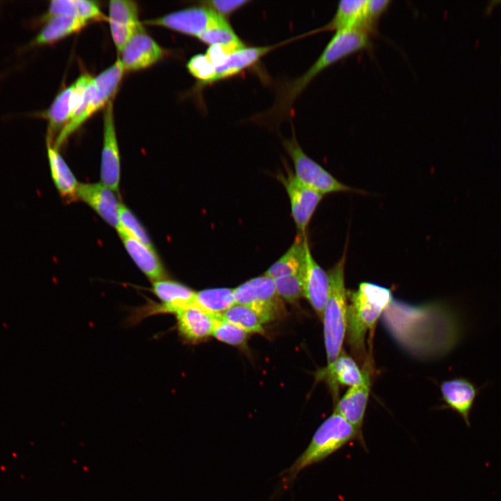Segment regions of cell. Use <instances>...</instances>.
<instances>
[{"label": "cell", "instance_id": "cell-31", "mask_svg": "<svg viewBox=\"0 0 501 501\" xmlns=\"http://www.w3.org/2000/svg\"><path fill=\"white\" fill-rule=\"evenodd\" d=\"M189 72L198 80V88L210 84L215 76L216 67L205 55L198 54L193 56L186 63Z\"/></svg>", "mask_w": 501, "mask_h": 501}, {"label": "cell", "instance_id": "cell-18", "mask_svg": "<svg viewBox=\"0 0 501 501\" xmlns=\"http://www.w3.org/2000/svg\"><path fill=\"white\" fill-rule=\"evenodd\" d=\"M77 198L87 203L108 224L120 228L119 210L120 203L114 191L100 183L81 184Z\"/></svg>", "mask_w": 501, "mask_h": 501}, {"label": "cell", "instance_id": "cell-29", "mask_svg": "<svg viewBox=\"0 0 501 501\" xmlns=\"http://www.w3.org/2000/svg\"><path fill=\"white\" fill-rule=\"evenodd\" d=\"M222 317L247 333H262L263 321L250 306L235 303L223 315Z\"/></svg>", "mask_w": 501, "mask_h": 501}, {"label": "cell", "instance_id": "cell-7", "mask_svg": "<svg viewBox=\"0 0 501 501\" xmlns=\"http://www.w3.org/2000/svg\"><path fill=\"white\" fill-rule=\"evenodd\" d=\"M235 303L252 308L264 324L275 319L280 311V301L273 278L260 276L250 279L233 289Z\"/></svg>", "mask_w": 501, "mask_h": 501}, {"label": "cell", "instance_id": "cell-28", "mask_svg": "<svg viewBox=\"0 0 501 501\" xmlns=\"http://www.w3.org/2000/svg\"><path fill=\"white\" fill-rule=\"evenodd\" d=\"M193 303L207 313L222 315L235 304L233 289H207L196 292Z\"/></svg>", "mask_w": 501, "mask_h": 501}, {"label": "cell", "instance_id": "cell-22", "mask_svg": "<svg viewBox=\"0 0 501 501\" xmlns=\"http://www.w3.org/2000/svg\"><path fill=\"white\" fill-rule=\"evenodd\" d=\"M124 246L137 267L152 282L167 278L166 271L154 249L118 230Z\"/></svg>", "mask_w": 501, "mask_h": 501}, {"label": "cell", "instance_id": "cell-19", "mask_svg": "<svg viewBox=\"0 0 501 501\" xmlns=\"http://www.w3.org/2000/svg\"><path fill=\"white\" fill-rule=\"evenodd\" d=\"M367 1V0L339 1L335 13L330 22L322 27L311 31L310 34L323 31L337 33L347 30H358L369 34L365 19Z\"/></svg>", "mask_w": 501, "mask_h": 501}, {"label": "cell", "instance_id": "cell-3", "mask_svg": "<svg viewBox=\"0 0 501 501\" xmlns=\"http://www.w3.org/2000/svg\"><path fill=\"white\" fill-rule=\"evenodd\" d=\"M353 440L365 446L363 433L333 411L317 429L303 453L282 472L284 480L293 481L303 469L321 462Z\"/></svg>", "mask_w": 501, "mask_h": 501}, {"label": "cell", "instance_id": "cell-16", "mask_svg": "<svg viewBox=\"0 0 501 501\" xmlns=\"http://www.w3.org/2000/svg\"><path fill=\"white\" fill-rule=\"evenodd\" d=\"M303 296H305L317 315L322 319L324 305L329 288V278L314 259L305 241V262L303 269Z\"/></svg>", "mask_w": 501, "mask_h": 501}, {"label": "cell", "instance_id": "cell-20", "mask_svg": "<svg viewBox=\"0 0 501 501\" xmlns=\"http://www.w3.org/2000/svg\"><path fill=\"white\" fill-rule=\"evenodd\" d=\"M325 379L330 388L335 404L339 400L340 386H353L360 384L363 380V374L355 362L343 349L331 364L320 374Z\"/></svg>", "mask_w": 501, "mask_h": 501}, {"label": "cell", "instance_id": "cell-34", "mask_svg": "<svg viewBox=\"0 0 501 501\" xmlns=\"http://www.w3.org/2000/svg\"><path fill=\"white\" fill-rule=\"evenodd\" d=\"M391 1L367 0L366 5V26L368 33L372 36L376 33L379 22L390 8Z\"/></svg>", "mask_w": 501, "mask_h": 501}, {"label": "cell", "instance_id": "cell-30", "mask_svg": "<svg viewBox=\"0 0 501 501\" xmlns=\"http://www.w3.org/2000/svg\"><path fill=\"white\" fill-rule=\"evenodd\" d=\"M119 219L120 226L118 230H122L127 235L145 246L154 248L143 226L130 209L122 203H120V206Z\"/></svg>", "mask_w": 501, "mask_h": 501}, {"label": "cell", "instance_id": "cell-11", "mask_svg": "<svg viewBox=\"0 0 501 501\" xmlns=\"http://www.w3.org/2000/svg\"><path fill=\"white\" fill-rule=\"evenodd\" d=\"M108 22L119 53L136 33L145 30L139 21L138 5L131 0L110 1Z\"/></svg>", "mask_w": 501, "mask_h": 501}, {"label": "cell", "instance_id": "cell-32", "mask_svg": "<svg viewBox=\"0 0 501 501\" xmlns=\"http://www.w3.org/2000/svg\"><path fill=\"white\" fill-rule=\"evenodd\" d=\"M274 281L276 293L280 299L294 303L303 296V269L299 273L275 279Z\"/></svg>", "mask_w": 501, "mask_h": 501}, {"label": "cell", "instance_id": "cell-24", "mask_svg": "<svg viewBox=\"0 0 501 501\" xmlns=\"http://www.w3.org/2000/svg\"><path fill=\"white\" fill-rule=\"evenodd\" d=\"M45 23L44 26L30 43L31 46L53 44L81 31L89 22L76 16H57Z\"/></svg>", "mask_w": 501, "mask_h": 501}, {"label": "cell", "instance_id": "cell-4", "mask_svg": "<svg viewBox=\"0 0 501 501\" xmlns=\"http://www.w3.org/2000/svg\"><path fill=\"white\" fill-rule=\"evenodd\" d=\"M347 246L342 256L328 272L329 288L322 320L328 365L342 350L347 325V296L344 282Z\"/></svg>", "mask_w": 501, "mask_h": 501}, {"label": "cell", "instance_id": "cell-35", "mask_svg": "<svg viewBox=\"0 0 501 501\" xmlns=\"http://www.w3.org/2000/svg\"><path fill=\"white\" fill-rule=\"evenodd\" d=\"M248 3L250 1L248 0H209L199 2L202 6L225 18Z\"/></svg>", "mask_w": 501, "mask_h": 501}, {"label": "cell", "instance_id": "cell-5", "mask_svg": "<svg viewBox=\"0 0 501 501\" xmlns=\"http://www.w3.org/2000/svg\"><path fill=\"white\" fill-rule=\"evenodd\" d=\"M123 73L118 59L111 66L93 77L85 90L79 108L51 144L54 148L59 150L67 139L90 117L111 101Z\"/></svg>", "mask_w": 501, "mask_h": 501}, {"label": "cell", "instance_id": "cell-33", "mask_svg": "<svg viewBox=\"0 0 501 501\" xmlns=\"http://www.w3.org/2000/svg\"><path fill=\"white\" fill-rule=\"evenodd\" d=\"M212 335L217 340L233 346L244 344L248 333L222 317H218Z\"/></svg>", "mask_w": 501, "mask_h": 501}, {"label": "cell", "instance_id": "cell-13", "mask_svg": "<svg viewBox=\"0 0 501 501\" xmlns=\"http://www.w3.org/2000/svg\"><path fill=\"white\" fill-rule=\"evenodd\" d=\"M365 361L362 372L363 380L358 385L349 388L335 404V412L342 416L356 429L363 433V425L371 387V365Z\"/></svg>", "mask_w": 501, "mask_h": 501}, {"label": "cell", "instance_id": "cell-2", "mask_svg": "<svg viewBox=\"0 0 501 501\" xmlns=\"http://www.w3.org/2000/svg\"><path fill=\"white\" fill-rule=\"evenodd\" d=\"M347 337L354 354L364 359L365 340L368 331L373 330L379 317L392 300L390 289L363 282L357 290L348 293Z\"/></svg>", "mask_w": 501, "mask_h": 501}, {"label": "cell", "instance_id": "cell-1", "mask_svg": "<svg viewBox=\"0 0 501 501\" xmlns=\"http://www.w3.org/2000/svg\"><path fill=\"white\" fill-rule=\"evenodd\" d=\"M371 38V35L358 30L335 33L306 72L280 89L275 105L268 113H271L277 119L285 117L289 113L296 97L319 74L352 54L369 49L372 45Z\"/></svg>", "mask_w": 501, "mask_h": 501}, {"label": "cell", "instance_id": "cell-17", "mask_svg": "<svg viewBox=\"0 0 501 501\" xmlns=\"http://www.w3.org/2000/svg\"><path fill=\"white\" fill-rule=\"evenodd\" d=\"M179 335L187 342L201 341L212 335L218 316L202 310L194 303L178 310L175 315Z\"/></svg>", "mask_w": 501, "mask_h": 501}, {"label": "cell", "instance_id": "cell-15", "mask_svg": "<svg viewBox=\"0 0 501 501\" xmlns=\"http://www.w3.org/2000/svg\"><path fill=\"white\" fill-rule=\"evenodd\" d=\"M482 387H477L465 377H455L445 380L440 385L444 408H450L463 419L468 427H470V415Z\"/></svg>", "mask_w": 501, "mask_h": 501}, {"label": "cell", "instance_id": "cell-10", "mask_svg": "<svg viewBox=\"0 0 501 501\" xmlns=\"http://www.w3.org/2000/svg\"><path fill=\"white\" fill-rule=\"evenodd\" d=\"M85 87L73 83L61 91L42 116L47 120L46 142L52 144L64 127L71 120L81 102Z\"/></svg>", "mask_w": 501, "mask_h": 501}, {"label": "cell", "instance_id": "cell-14", "mask_svg": "<svg viewBox=\"0 0 501 501\" xmlns=\"http://www.w3.org/2000/svg\"><path fill=\"white\" fill-rule=\"evenodd\" d=\"M214 15V11L200 5L148 19L144 23L148 25L166 27L197 38L207 27Z\"/></svg>", "mask_w": 501, "mask_h": 501}, {"label": "cell", "instance_id": "cell-25", "mask_svg": "<svg viewBox=\"0 0 501 501\" xmlns=\"http://www.w3.org/2000/svg\"><path fill=\"white\" fill-rule=\"evenodd\" d=\"M46 144L51 175L56 189L67 200L77 198L79 184L76 177L60 154L59 150L48 142Z\"/></svg>", "mask_w": 501, "mask_h": 501}, {"label": "cell", "instance_id": "cell-8", "mask_svg": "<svg viewBox=\"0 0 501 501\" xmlns=\"http://www.w3.org/2000/svg\"><path fill=\"white\" fill-rule=\"evenodd\" d=\"M279 178L288 194L292 218L299 234L306 235L308 225L323 195L301 183L291 170Z\"/></svg>", "mask_w": 501, "mask_h": 501}, {"label": "cell", "instance_id": "cell-27", "mask_svg": "<svg viewBox=\"0 0 501 501\" xmlns=\"http://www.w3.org/2000/svg\"><path fill=\"white\" fill-rule=\"evenodd\" d=\"M197 38L209 46L223 45L232 47L236 50L246 47L227 19L216 13L207 27Z\"/></svg>", "mask_w": 501, "mask_h": 501}, {"label": "cell", "instance_id": "cell-6", "mask_svg": "<svg viewBox=\"0 0 501 501\" xmlns=\"http://www.w3.org/2000/svg\"><path fill=\"white\" fill-rule=\"evenodd\" d=\"M284 147L294 167V175L301 183L323 196L334 192L358 191L333 177L317 162L309 157L298 143L294 133L284 141Z\"/></svg>", "mask_w": 501, "mask_h": 501}, {"label": "cell", "instance_id": "cell-9", "mask_svg": "<svg viewBox=\"0 0 501 501\" xmlns=\"http://www.w3.org/2000/svg\"><path fill=\"white\" fill-rule=\"evenodd\" d=\"M120 177V152L116 136L113 106L110 101L104 111L103 145L101 157L100 178L102 184L113 191H118Z\"/></svg>", "mask_w": 501, "mask_h": 501}, {"label": "cell", "instance_id": "cell-26", "mask_svg": "<svg viewBox=\"0 0 501 501\" xmlns=\"http://www.w3.org/2000/svg\"><path fill=\"white\" fill-rule=\"evenodd\" d=\"M306 240V235H297L289 248L268 269L264 275L275 280L300 273L305 262Z\"/></svg>", "mask_w": 501, "mask_h": 501}, {"label": "cell", "instance_id": "cell-23", "mask_svg": "<svg viewBox=\"0 0 501 501\" xmlns=\"http://www.w3.org/2000/svg\"><path fill=\"white\" fill-rule=\"evenodd\" d=\"M279 45L245 47L231 54L225 62L216 68L215 76L210 84L231 78L255 64L262 57L271 51Z\"/></svg>", "mask_w": 501, "mask_h": 501}, {"label": "cell", "instance_id": "cell-37", "mask_svg": "<svg viewBox=\"0 0 501 501\" xmlns=\"http://www.w3.org/2000/svg\"><path fill=\"white\" fill-rule=\"evenodd\" d=\"M236 51L237 50L230 47L216 45L209 46L205 52V55L216 68L221 65L227 58Z\"/></svg>", "mask_w": 501, "mask_h": 501}, {"label": "cell", "instance_id": "cell-21", "mask_svg": "<svg viewBox=\"0 0 501 501\" xmlns=\"http://www.w3.org/2000/svg\"><path fill=\"white\" fill-rule=\"evenodd\" d=\"M151 292L160 301L161 314L175 315L193 303L196 292L180 282L164 278L152 282Z\"/></svg>", "mask_w": 501, "mask_h": 501}, {"label": "cell", "instance_id": "cell-36", "mask_svg": "<svg viewBox=\"0 0 501 501\" xmlns=\"http://www.w3.org/2000/svg\"><path fill=\"white\" fill-rule=\"evenodd\" d=\"M77 16L91 22H108V17L105 16L100 8L97 2L90 0H74Z\"/></svg>", "mask_w": 501, "mask_h": 501}, {"label": "cell", "instance_id": "cell-12", "mask_svg": "<svg viewBox=\"0 0 501 501\" xmlns=\"http://www.w3.org/2000/svg\"><path fill=\"white\" fill-rule=\"evenodd\" d=\"M120 54L118 59L125 72L149 67L162 59L167 51L143 30L136 33Z\"/></svg>", "mask_w": 501, "mask_h": 501}]
</instances>
